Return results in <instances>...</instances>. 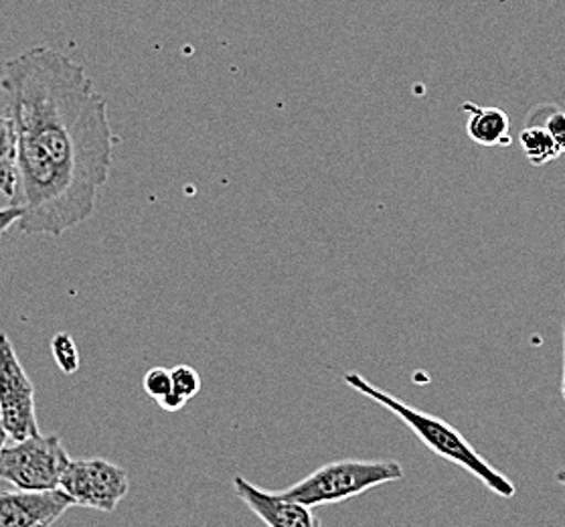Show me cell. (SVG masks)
Returning a JSON list of instances; mask_svg holds the SVG:
<instances>
[{
	"label": "cell",
	"mask_w": 565,
	"mask_h": 527,
	"mask_svg": "<svg viewBox=\"0 0 565 527\" xmlns=\"http://www.w3.org/2000/svg\"><path fill=\"white\" fill-rule=\"evenodd\" d=\"M0 92L17 133L19 230L60 238L89 220L108 183L114 136L108 99L86 67L51 48H31L4 63Z\"/></svg>",
	"instance_id": "cell-1"
},
{
	"label": "cell",
	"mask_w": 565,
	"mask_h": 527,
	"mask_svg": "<svg viewBox=\"0 0 565 527\" xmlns=\"http://www.w3.org/2000/svg\"><path fill=\"white\" fill-rule=\"evenodd\" d=\"M344 383L351 386V390L367 396L369 400L383 405L385 410H390L392 414L399 418L407 429L418 436V441L430 449L431 453L443 456L455 465L462 466L472 477L479 478L480 483H484L499 497H504V499L515 497V485L504 477L503 473H499L491 463H487L480 456L479 451L443 418L431 417L412 405L404 404L392 393L375 388L371 381L365 380L356 371L347 373Z\"/></svg>",
	"instance_id": "cell-2"
},
{
	"label": "cell",
	"mask_w": 565,
	"mask_h": 527,
	"mask_svg": "<svg viewBox=\"0 0 565 527\" xmlns=\"http://www.w3.org/2000/svg\"><path fill=\"white\" fill-rule=\"evenodd\" d=\"M404 478V468L392 459L363 461V459H343L332 461L312 471L308 477L300 478L292 487L280 491L284 497L302 503L307 507L331 505L353 499L365 491L394 483Z\"/></svg>",
	"instance_id": "cell-3"
},
{
	"label": "cell",
	"mask_w": 565,
	"mask_h": 527,
	"mask_svg": "<svg viewBox=\"0 0 565 527\" xmlns=\"http://www.w3.org/2000/svg\"><path fill=\"white\" fill-rule=\"evenodd\" d=\"M70 454L57 434H35L23 441H11L0 451V478L14 489H60Z\"/></svg>",
	"instance_id": "cell-4"
},
{
	"label": "cell",
	"mask_w": 565,
	"mask_h": 527,
	"mask_svg": "<svg viewBox=\"0 0 565 527\" xmlns=\"http://www.w3.org/2000/svg\"><path fill=\"white\" fill-rule=\"evenodd\" d=\"M60 489L79 507L111 514L130 491L122 466L106 459H72L63 471Z\"/></svg>",
	"instance_id": "cell-5"
},
{
	"label": "cell",
	"mask_w": 565,
	"mask_h": 527,
	"mask_svg": "<svg viewBox=\"0 0 565 527\" xmlns=\"http://www.w3.org/2000/svg\"><path fill=\"white\" fill-rule=\"evenodd\" d=\"M0 417L11 441L39 434L35 386L7 333H0Z\"/></svg>",
	"instance_id": "cell-6"
},
{
	"label": "cell",
	"mask_w": 565,
	"mask_h": 527,
	"mask_svg": "<svg viewBox=\"0 0 565 527\" xmlns=\"http://www.w3.org/2000/svg\"><path fill=\"white\" fill-rule=\"evenodd\" d=\"M72 505L62 489L0 491V527H51Z\"/></svg>",
	"instance_id": "cell-7"
},
{
	"label": "cell",
	"mask_w": 565,
	"mask_h": 527,
	"mask_svg": "<svg viewBox=\"0 0 565 527\" xmlns=\"http://www.w3.org/2000/svg\"><path fill=\"white\" fill-rule=\"evenodd\" d=\"M237 497L246 503L247 509L258 515L268 527H320L319 517L312 514V507L284 497L282 493L259 489L246 477L234 478Z\"/></svg>",
	"instance_id": "cell-8"
},
{
	"label": "cell",
	"mask_w": 565,
	"mask_h": 527,
	"mask_svg": "<svg viewBox=\"0 0 565 527\" xmlns=\"http://www.w3.org/2000/svg\"><path fill=\"white\" fill-rule=\"evenodd\" d=\"M467 112V135L472 143L480 147H509L513 143L511 120L507 112L492 106H479L467 102L462 104Z\"/></svg>",
	"instance_id": "cell-9"
},
{
	"label": "cell",
	"mask_w": 565,
	"mask_h": 527,
	"mask_svg": "<svg viewBox=\"0 0 565 527\" xmlns=\"http://www.w3.org/2000/svg\"><path fill=\"white\" fill-rule=\"evenodd\" d=\"M519 145L529 165L533 167H545L564 155L550 133L540 124H525L519 135Z\"/></svg>",
	"instance_id": "cell-10"
},
{
	"label": "cell",
	"mask_w": 565,
	"mask_h": 527,
	"mask_svg": "<svg viewBox=\"0 0 565 527\" xmlns=\"http://www.w3.org/2000/svg\"><path fill=\"white\" fill-rule=\"evenodd\" d=\"M17 191V133L11 116L0 114V193L9 201Z\"/></svg>",
	"instance_id": "cell-11"
},
{
	"label": "cell",
	"mask_w": 565,
	"mask_h": 527,
	"mask_svg": "<svg viewBox=\"0 0 565 527\" xmlns=\"http://www.w3.org/2000/svg\"><path fill=\"white\" fill-rule=\"evenodd\" d=\"M527 124L543 126L565 155V110L553 106V104H540L529 112Z\"/></svg>",
	"instance_id": "cell-12"
},
{
	"label": "cell",
	"mask_w": 565,
	"mask_h": 527,
	"mask_svg": "<svg viewBox=\"0 0 565 527\" xmlns=\"http://www.w3.org/2000/svg\"><path fill=\"white\" fill-rule=\"evenodd\" d=\"M51 354L65 376H72L79 369V349L70 333H57L51 341Z\"/></svg>",
	"instance_id": "cell-13"
},
{
	"label": "cell",
	"mask_w": 565,
	"mask_h": 527,
	"mask_svg": "<svg viewBox=\"0 0 565 527\" xmlns=\"http://www.w3.org/2000/svg\"><path fill=\"white\" fill-rule=\"evenodd\" d=\"M172 390L181 393L184 400H193L201 392V378H199L198 369L191 366H177L171 369Z\"/></svg>",
	"instance_id": "cell-14"
},
{
	"label": "cell",
	"mask_w": 565,
	"mask_h": 527,
	"mask_svg": "<svg viewBox=\"0 0 565 527\" xmlns=\"http://www.w3.org/2000/svg\"><path fill=\"white\" fill-rule=\"evenodd\" d=\"M142 388L147 392L148 398H152L154 402H159L160 398H164L172 390L171 369L152 368L148 369Z\"/></svg>",
	"instance_id": "cell-15"
},
{
	"label": "cell",
	"mask_w": 565,
	"mask_h": 527,
	"mask_svg": "<svg viewBox=\"0 0 565 527\" xmlns=\"http://www.w3.org/2000/svg\"><path fill=\"white\" fill-rule=\"evenodd\" d=\"M21 220H23V209L17 208V205L0 209V238L14 225H19Z\"/></svg>",
	"instance_id": "cell-16"
},
{
	"label": "cell",
	"mask_w": 565,
	"mask_h": 527,
	"mask_svg": "<svg viewBox=\"0 0 565 527\" xmlns=\"http://www.w3.org/2000/svg\"><path fill=\"white\" fill-rule=\"evenodd\" d=\"M157 404H159L164 412H179V410H183L184 404H186V400H184L181 393H177L174 390H171V392L167 393L164 398H160Z\"/></svg>",
	"instance_id": "cell-17"
},
{
	"label": "cell",
	"mask_w": 565,
	"mask_h": 527,
	"mask_svg": "<svg viewBox=\"0 0 565 527\" xmlns=\"http://www.w3.org/2000/svg\"><path fill=\"white\" fill-rule=\"evenodd\" d=\"M9 441H11V439H9V434H7V430H4V424H2V417H0V451L4 449V444Z\"/></svg>",
	"instance_id": "cell-18"
},
{
	"label": "cell",
	"mask_w": 565,
	"mask_h": 527,
	"mask_svg": "<svg viewBox=\"0 0 565 527\" xmlns=\"http://www.w3.org/2000/svg\"><path fill=\"white\" fill-rule=\"evenodd\" d=\"M555 481L565 487V468H562V471H557V473H555Z\"/></svg>",
	"instance_id": "cell-19"
},
{
	"label": "cell",
	"mask_w": 565,
	"mask_h": 527,
	"mask_svg": "<svg viewBox=\"0 0 565 527\" xmlns=\"http://www.w3.org/2000/svg\"><path fill=\"white\" fill-rule=\"evenodd\" d=\"M562 396L565 400V323H564V380H562Z\"/></svg>",
	"instance_id": "cell-20"
}]
</instances>
